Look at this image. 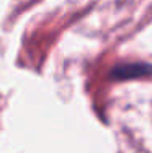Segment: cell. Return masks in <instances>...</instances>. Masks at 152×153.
<instances>
[{
	"label": "cell",
	"mask_w": 152,
	"mask_h": 153,
	"mask_svg": "<svg viewBox=\"0 0 152 153\" xmlns=\"http://www.w3.org/2000/svg\"><path fill=\"white\" fill-rule=\"evenodd\" d=\"M149 74H152V67H149V65L128 64V65L115 68L113 76L115 78H134V76H142V75H149Z\"/></svg>",
	"instance_id": "cell-1"
}]
</instances>
